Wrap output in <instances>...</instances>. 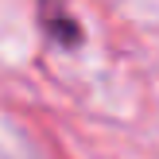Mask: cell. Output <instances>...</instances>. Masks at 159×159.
I'll return each mask as SVG.
<instances>
[{
  "label": "cell",
  "instance_id": "obj_1",
  "mask_svg": "<svg viewBox=\"0 0 159 159\" xmlns=\"http://www.w3.org/2000/svg\"><path fill=\"white\" fill-rule=\"evenodd\" d=\"M39 12H43V27H47V35H51L54 43H62V47L82 43V27L66 16L62 0H39Z\"/></svg>",
  "mask_w": 159,
  "mask_h": 159
}]
</instances>
